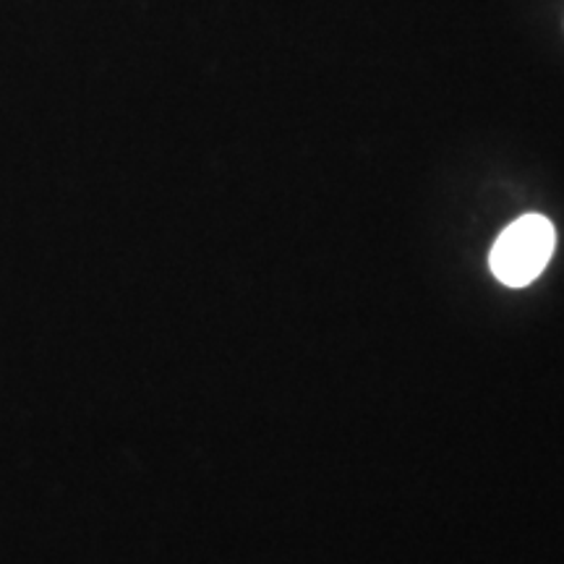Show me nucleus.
Segmentation results:
<instances>
[{
	"instance_id": "nucleus-1",
	"label": "nucleus",
	"mask_w": 564,
	"mask_h": 564,
	"mask_svg": "<svg viewBox=\"0 0 564 564\" xmlns=\"http://www.w3.org/2000/svg\"><path fill=\"white\" fill-rule=\"evenodd\" d=\"M556 246L554 225L544 215L514 220L491 249V272L510 288H523L544 272Z\"/></svg>"
}]
</instances>
